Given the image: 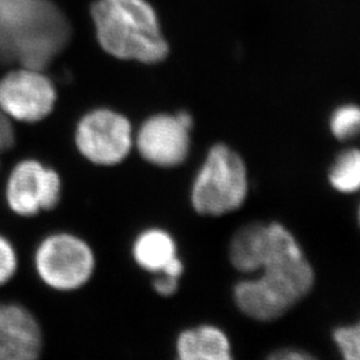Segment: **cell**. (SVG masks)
<instances>
[{"label": "cell", "mask_w": 360, "mask_h": 360, "mask_svg": "<svg viewBox=\"0 0 360 360\" xmlns=\"http://www.w3.org/2000/svg\"><path fill=\"white\" fill-rule=\"evenodd\" d=\"M229 257L245 278L232 299L257 322L278 321L309 296L316 283L314 266L294 232L279 221L250 223L233 233Z\"/></svg>", "instance_id": "cell-1"}, {"label": "cell", "mask_w": 360, "mask_h": 360, "mask_svg": "<svg viewBox=\"0 0 360 360\" xmlns=\"http://www.w3.org/2000/svg\"><path fill=\"white\" fill-rule=\"evenodd\" d=\"M71 37L68 18L51 0H0V63L43 71Z\"/></svg>", "instance_id": "cell-2"}, {"label": "cell", "mask_w": 360, "mask_h": 360, "mask_svg": "<svg viewBox=\"0 0 360 360\" xmlns=\"http://www.w3.org/2000/svg\"><path fill=\"white\" fill-rule=\"evenodd\" d=\"M91 15L99 44L111 56L144 65L166 59L167 41L148 1L96 0Z\"/></svg>", "instance_id": "cell-3"}, {"label": "cell", "mask_w": 360, "mask_h": 360, "mask_svg": "<svg viewBox=\"0 0 360 360\" xmlns=\"http://www.w3.org/2000/svg\"><path fill=\"white\" fill-rule=\"evenodd\" d=\"M248 190V174L240 155L226 144H217L193 180L191 206L202 217H224L245 205Z\"/></svg>", "instance_id": "cell-4"}, {"label": "cell", "mask_w": 360, "mask_h": 360, "mask_svg": "<svg viewBox=\"0 0 360 360\" xmlns=\"http://www.w3.org/2000/svg\"><path fill=\"white\" fill-rule=\"evenodd\" d=\"M39 281L56 292H75L89 284L96 270L92 245L70 231L46 235L34 251Z\"/></svg>", "instance_id": "cell-5"}, {"label": "cell", "mask_w": 360, "mask_h": 360, "mask_svg": "<svg viewBox=\"0 0 360 360\" xmlns=\"http://www.w3.org/2000/svg\"><path fill=\"white\" fill-rule=\"evenodd\" d=\"M4 199L16 217L35 218L59 205L62 179L53 168L47 167L39 160H22L7 178Z\"/></svg>", "instance_id": "cell-6"}, {"label": "cell", "mask_w": 360, "mask_h": 360, "mask_svg": "<svg viewBox=\"0 0 360 360\" xmlns=\"http://www.w3.org/2000/svg\"><path fill=\"white\" fill-rule=\"evenodd\" d=\"M79 153L98 166H115L129 156L132 129L129 120L110 110L83 116L75 134Z\"/></svg>", "instance_id": "cell-7"}, {"label": "cell", "mask_w": 360, "mask_h": 360, "mask_svg": "<svg viewBox=\"0 0 360 360\" xmlns=\"http://www.w3.org/2000/svg\"><path fill=\"white\" fill-rule=\"evenodd\" d=\"M55 102L53 83L41 71L22 67L0 79V110L16 120L39 122L50 115Z\"/></svg>", "instance_id": "cell-8"}, {"label": "cell", "mask_w": 360, "mask_h": 360, "mask_svg": "<svg viewBox=\"0 0 360 360\" xmlns=\"http://www.w3.org/2000/svg\"><path fill=\"white\" fill-rule=\"evenodd\" d=\"M191 127L193 117L186 112L153 116L139 129L138 150L144 160L158 167L180 166L188 156Z\"/></svg>", "instance_id": "cell-9"}, {"label": "cell", "mask_w": 360, "mask_h": 360, "mask_svg": "<svg viewBox=\"0 0 360 360\" xmlns=\"http://www.w3.org/2000/svg\"><path fill=\"white\" fill-rule=\"evenodd\" d=\"M43 330L26 306L0 302V360H39Z\"/></svg>", "instance_id": "cell-10"}, {"label": "cell", "mask_w": 360, "mask_h": 360, "mask_svg": "<svg viewBox=\"0 0 360 360\" xmlns=\"http://www.w3.org/2000/svg\"><path fill=\"white\" fill-rule=\"evenodd\" d=\"M131 255L139 269L153 275L163 274L180 279L184 274L178 242L165 229L151 227L139 232L131 245Z\"/></svg>", "instance_id": "cell-11"}, {"label": "cell", "mask_w": 360, "mask_h": 360, "mask_svg": "<svg viewBox=\"0 0 360 360\" xmlns=\"http://www.w3.org/2000/svg\"><path fill=\"white\" fill-rule=\"evenodd\" d=\"M175 360H235L231 338L212 323L188 327L176 336Z\"/></svg>", "instance_id": "cell-12"}, {"label": "cell", "mask_w": 360, "mask_h": 360, "mask_svg": "<svg viewBox=\"0 0 360 360\" xmlns=\"http://www.w3.org/2000/svg\"><path fill=\"white\" fill-rule=\"evenodd\" d=\"M328 179L339 193H356L360 186L359 151L348 150L339 155L328 174Z\"/></svg>", "instance_id": "cell-13"}, {"label": "cell", "mask_w": 360, "mask_h": 360, "mask_svg": "<svg viewBox=\"0 0 360 360\" xmlns=\"http://www.w3.org/2000/svg\"><path fill=\"white\" fill-rule=\"evenodd\" d=\"M331 336L342 360H360L359 323L340 324Z\"/></svg>", "instance_id": "cell-14"}, {"label": "cell", "mask_w": 360, "mask_h": 360, "mask_svg": "<svg viewBox=\"0 0 360 360\" xmlns=\"http://www.w3.org/2000/svg\"><path fill=\"white\" fill-rule=\"evenodd\" d=\"M359 123L360 112L358 107L346 105L335 112L331 120V129L338 139L345 141L358 132Z\"/></svg>", "instance_id": "cell-15"}, {"label": "cell", "mask_w": 360, "mask_h": 360, "mask_svg": "<svg viewBox=\"0 0 360 360\" xmlns=\"http://www.w3.org/2000/svg\"><path fill=\"white\" fill-rule=\"evenodd\" d=\"M19 270V255L13 242L0 233V287L10 283Z\"/></svg>", "instance_id": "cell-16"}, {"label": "cell", "mask_w": 360, "mask_h": 360, "mask_svg": "<svg viewBox=\"0 0 360 360\" xmlns=\"http://www.w3.org/2000/svg\"><path fill=\"white\" fill-rule=\"evenodd\" d=\"M180 279L169 276V275H154L153 279V288L158 295L169 297V296L175 295L179 290Z\"/></svg>", "instance_id": "cell-17"}, {"label": "cell", "mask_w": 360, "mask_h": 360, "mask_svg": "<svg viewBox=\"0 0 360 360\" xmlns=\"http://www.w3.org/2000/svg\"><path fill=\"white\" fill-rule=\"evenodd\" d=\"M264 360H321L309 351L296 347H284L275 349Z\"/></svg>", "instance_id": "cell-18"}, {"label": "cell", "mask_w": 360, "mask_h": 360, "mask_svg": "<svg viewBox=\"0 0 360 360\" xmlns=\"http://www.w3.org/2000/svg\"><path fill=\"white\" fill-rule=\"evenodd\" d=\"M15 143V131L7 115L0 110V153L10 150Z\"/></svg>", "instance_id": "cell-19"}]
</instances>
